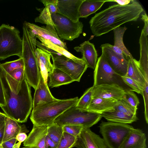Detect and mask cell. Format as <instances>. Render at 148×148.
<instances>
[{"label": "cell", "instance_id": "cell-1", "mask_svg": "<svg viewBox=\"0 0 148 148\" xmlns=\"http://www.w3.org/2000/svg\"><path fill=\"white\" fill-rule=\"evenodd\" d=\"M144 11L141 5L135 0L124 6L114 4L91 18L90 28L95 36H100L126 23L136 21Z\"/></svg>", "mask_w": 148, "mask_h": 148}, {"label": "cell", "instance_id": "cell-2", "mask_svg": "<svg viewBox=\"0 0 148 148\" xmlns=\"http://www.w3.org/2000/svg\"><path fill=\"white\" fill-rule=\"evenodd\" d=\"M0 78L5 102L1 108L8 117L18 123L26 122L33 107L30 88L26 79L23 80L18 91L15 92L0 63Z\"/></svg>", "mask_w": 148, "mask_h": 148}, {"label": "cell", "instance_id": "cell-3", "mask_svg": "<svg viewBox=\"0 0 148 148\" xmlns=\"http://www.w3.org/2000/svg\"><path fill=\"white\" fill-rule=\"evenodd\" d=\"M77 97L65 99L56 100L38 105L33 109L30 119L33 125H49L69 108L75 105Z\"/></svg>", "mask_w": 148, "mask_h": 148}, {"label": "cell", "instance_id": "cell-4", "mask_svg": "<svg viewBox=\"0 0 148 148\" xmlns=\"http://www.w3.org/2000/svg\"><path fill=\"white\" fill-rule=\"evenodd\" d=\"M23 29L21 57L24 64L25 77L29 86L35 90L39 81L40 71L35 53L36 45L32 42L25 22L23 23Z\"/></svg>", "mask_w": 148, "mask_h": 148}, {"label": "cell", "instance_id": "cell-5", "mask_svg": "<svg viewBox=\"0 0 148 148\" xmlns=\"http://www.w3.org/2000/svg\"><path fill=\"white\" fill-rule=\"evenodd\" d=\"M16 28L5 24L0 26V60L13 56L22 57L23 40Z\"/></svg>", "mask_w": 148, "mask_h": 148}, {"label": "cell", "instance_id": "cell-6", "mask_svg": "<svg viewBox=\"0 0 148 148\" xmlns=\"http://www.w3.org/2000/svg\"><path fill=\"white\" fill-rule=\"evenodd\" d=\"M75 105L59 116L53 123L61 126L74 125L81 126L83 128H90L102 117L101 114L82 110L76 108Z\"/></svg>", "mask_w": 148, "mask_h": 148}, {"label": "cell", "instance_id": "cell-7", "mask_svg": "<svg viewBox=\"0 0 148 148\" xmlns=\"http://www.w3.org/2000/svg\"><path fill=\"white\" fill-rule=\"evenodd\" d=\"M99 132L108 148H120L125 138L134 128L129 124L102 121Z\"/></svg>", "mask_w": 148, "mask_h": 148}, {"label": "cell", "instance_id": "cell-8", "mask_svg": "<svg viewBox=\"0 0 148 148\" xmlns=\"http://www.w3.org/2000/svg\"><path fill=\"white\" fill-rule=\"evenodd\" d=\"M111 84H116L119 86L125 92L133 91L123 82L121 77L112 69L102 53L97 59L94 69L93 86H95L102 85Z\"/></svg>", "mask_w": 148, "mask_h": 148}, {"label": "cell", "instance_id": "cell-9", "mask_svg": "<svg viewBox=\"0 0 148 148\" xmlns=\"http://www.w3.org/2000/svg\"><path fill=\"white\" fill-rule=\"evenodd\" d=\"M51 16L54 26L60 39L72 41L82 33L83 24L81 22H74L58 13L53 14Z\"/></svg>", "mask_w": 148, "mask_h": 148}, {"label": "cell", "instance_id": "cell-10", "mask_svg": "<svg viewBox=\"0 0 148 148\" xmlns=\"http://www.w3.org/2000/svg\"><path fill=\"white\" fill-rule=\"evenodd\" d=\"M50 53L54 68L59 69L66 73L74 81H80L82 76L88 68L85 61L76 62L62 55Z\"/></svg>", "mask_w": 148, "mask_h": 148}, {"label": "cell", "instance_id": "cell-11", "mask_svg": "<svg viewBox=\"0 0 148 148\" xmlns=\"http://www.w3.org/2000/svg\"><path fill=\"white\" fill-rule=\"evenodd\" d=\"M26 23L29 36L33 43H36L37 37H40L48 40L67 50L66 43L59 38L53 25H46V26L40 27L26 21Z\"/></svg>", "mask_w": 148, "mask_h": 148}, {"label": "cell", "instance_id": "cell-12", "mask_svg": "<svg viewBox=\"0 0 148 148\" xmlns=\"http://www.w3.org/2000/svg\"><path fill=\"white\" fill-rule=\"evenodd\" d=\"M112 45L106 43L101 45L102 53L114 71L121 77L126 74L128 60L124 56L117 54L112 49Z\"/></svg>", "mask_w": 148, "mask_h": 148}, {"label": "cell", "instance_id": "cell-13", "mask_svg": "<svg viewBox=\"0 0 148 148\" xmlns=\"http://www.w3.org/2000/svg\"><path fill=\"white\" fill-rule=\"evenodd\" d=\"M74 147L77 148H108L103 138L90 128H83L77 137Z\"/></svg>", "mask_w": 148, "mask_h": 148}, {"label": "cell", "instance_id": "cell-14", "mask_svg": "<svg viewBox=\"0 0 148 148\" xmlns=\"http://www.w3.org/2000/svg\"><path fill=\"white\" fill-rule=\"evenodd\" d=\"M93 86L92 98H101L118 101L123 99L125 92L122 87L116 84Z\"/></svg>", "mask_w": 148, "mask_h": 148}, {"label": "cell", "instance_id": "cell-15", "mask_svg": "<svg viewBox=\"0 0 148 148\" xmlns=\"http://www.w3.org/2000/svg\"><path fill=\"white\" fill-rule=\"evenodd\" d=\"M84 0H58V13L68 18L74 22L79 21V9Z\"/></svg>", "mask_w": 148, "mask_h": 148}, {"label": "cell", "instance_id": "cell-16", "mask_svg": "<svg viewBox=\"0 0 148 148\" xmlns=\"http://www.w3.org/2000/svg\"><path fill=\"white\" fill-rule=\"evenodd\" d=\"M48 125H33L32 129L23 142V146L29 148H45Z\"/></svg>", "mask_w": 148, "mask_h": 148}, {"label": "cell", "instance_id": "cell-17", "mask_svg": "<svg viewBox=\"0 0 148 148\" xmlns=\"http://www.w3.org/2000/svg\"><path fill=\"white\" fill-rule=\"evenodd\" d=\"M35 90L33 100V109L38 105L57 99L51 94L47 83L45 81L40 71L39 81Z\"/></svg>", "mask_w": 148, "mask_h": 148}, {"label": "cell", "instance_id": "cell-18", "mask_svg": "<svg viewBox=\"0 0 148 148\" xmlns=\"http://www.w3.org/2000/svg\"><path fill=\"white\" fill-rule=\"evenodd\" d=\"M41 41V42L37 40H36V46L38 48L46 51L49 53L58 54L63 55L74 61L77 62L84 61L82 58L77 57L67 50L65 49L51 41L40 37H37Z\"/></svg>", "mask_w": 148, "mask_h": 148}, {"label": "cell", "instance_id": "cell-19", "mask_svg": "<svg viewBox=\"0 0 148 148\" xmlns=\"http://www.w3.org/2000/svg\"><path fill=\"white\" fill-rule=\"evenodd\" d=\"M77 52H81L82 58L86 63L88 67L94 69L97 64L98 54L95 46L88 41H86L79 46L74 47Z\"/></svg>", "mask_w": 148, "mask_h": 148}, {"label": "cell", "instance_id": "cell-20", "mask_svg": "<svg viewBox=\"0 0 148 148\" xmlns=\"http://www.w3.org/2000/svg\"><path fill=\"white\" fill-rule=\"evenodd\" d=\"M146 137L139 129L134 128L126 136L120 148H146Z\"/></svg>", "mask_w": 148, "mask_h": 148}, {"label": "cell", "instance_id": "cell-21", "mask_svg": "<svg viewBox=\"0 0 148 148\" xmlns=\"http://www.w3.org/2000/svg\"><path fill=\"white\" fill-rule=\"evenodd\" d=\"M35 53L38 67L45 82L47 83L48 74L54 67L50 61V53L38 48L36 49Z\"/></svg>", "mask_w": 148, "mask_h": 148}, {"label": "cell", "instance_id": "cell-22", "mask_svg": "<svg viewBox=\"0 0 148 148\" xmlns=\"http://www.w3.org/2000/svg\"><path fill=\"white\" fill-rule=\"evenodd\" d=\"M147 36L141 31L139 40L140 46V58L136 61L137 64L148 82V45Z\"/></svg>", "mask_w": 148, "mask_h": 148}, {"label": "cell", "instance_id": "cell-23", "mask_svg": "<svg viewBox=\"0 0 148 148\" xmlns=\"http://www.w3.org/2000/svg\"><path fill=\"white\" fill-rule=\"evenodd\" d=\"M117 101L101 98H92L85 111L101 114L114 109Z\"/></svg>", "mask_w": 148, "mask_h": 148}, {"label": "cell", "instance_id": "cell-24", "mask_svg": "<svg viewBox=\"0 0 148 148\" xmlns=\"http://www.w3.org/2000/svg\"><path fill=\"white\" fill-rule=\"evenodd\" d=\"M127 29L125 26H119L113 30L114 33V44L112 46V47L113 50L118 55L125 56L128 60L133 58L125 47L123 42L124 34Z\"/></svg>", "mask_w": 148, "mask_h": 148}, {"label": "cell", "instance_id": "cell-25", "mask_svg": "<svg viewBox=\"0 0 148 148\" xmlns=\"http://www.w3.org/2000/svg\"><path fill=\"white\" fill-rule=\"evenodd\" d=\"M4 121L5 125L3 142L16 138L17 135L21 132L26 133L29 132L24 125H20L18 122L7 116L5 117Z\"/></svg>", "mask_w": 148, "mask_h": 148}, {"label": "cell", "instance_id": "cell-26", "mask_svg": "<svg viewBox=\"0 0 148 148\" xmlns=\"http://www.w3.org/2000/svg\"><path fill=\"white\" fill-rule=\"evenodd\" d=\"M101 115L109 121L125 124H131L138 119L137 116H130L115 109L104 112Z\"/></svg>", "mask_w": 148, "mask_h": 148}, {"label": "cell", "instance_id": "cell-27", "mask_svg": "<svg viewBox=\"0 0 148 148\" xmlns=\"http://www.w3.org/2000/svg\"><path fill=\"white\" fill-rule=\"evenodd\" d=\"M49 81L48 86L51 88L68 84L74 81L66 73L58 68H54L53 71L49 73Z\"/></svg>", "mask_w": 148, "mask_h": 148}, {"label": "cell", "instance_id": "cell-28", "mask_svg": "<svg viewBox=\"0 0 148 148\" xmlns=\"http://www.w3.org/2000/svg\"><path fill=\"white\" fill-rule=\"evenodd\" d=\"M128 64L126 75L136 82L143 88L146 83V80L139 68L136 60L134 58L128 59Z\"/></svg>", "mask_w": 148, "mask_h": 148}, {"label": "cell", "instance_id": "cell-29", "mask_svg": "<svg viewBox=\"0 0 148 148\" xmlns=\"http://www.w3.org/2000/svg\"><path fill=\"white\" fill-rule=\"evenodd\" d=\"M106 0H84L79 9L80 18H87L99 10Z\"/></svg>", "mask_w": 148, "mask_h": 148}, {"label": "cell", "instance_id": "cell-30", "mask_svg": "<svg viewBox=\"0 0 148 148\" xmlns=\"http://www.w3.org/2000/svg\"><path fill=\"white\" fill-rule=\"evenodd\" d=\"M47 136L56 144L58 145L64 132L63 127L53 123L48 125Z\"/></svg>", "mask_w": 148, "mask_h": 148}, {"label": "cell", "instance_id": "cell-31", "mask_svg": "<svg viewBox=\"0 0 148 148\" xmlns=\"http://www.w3.org/2000/svg\"><path fill=\"white\" fill-rule=\"evenodd\" d=\"M94 86L88 88L79 99L75 105L76 108L85 111L92 99Z\"/></svg>", "mask_w": 148, "mask_h": 148}, {"label": "cell", "instance_id": "cell-32", "mask_svg": "<svg viewBox=\"0 0 148 148\" xmlns=\"http://www.w3.org/2000/svg\"><path fill=\"white\" fill-rule=\"evenodd\" d=\"M114 109L118 110L132 116H136L137 108H135L122 99L117 101Z\"/></svg>", "mask_w": 148, "mask_h": 148}, {"label": "cell", "instance_id": "cell-33", "mask_svg": "<svg viewBox=\"0 0 148 148\" xmlns=\"http://www.w3.org/2000/svg\"><path fill=\"white\" fill-rule=\"evenodd\" d=\"M77 137L64 132L56 148H72L74 147Z\"/></svg>", "mask_w": 148, "mask_h": 148}, {"label": "cell", "instance_id": "cell-34", "mask_svg": "<svg viewBox=\"0 0 148 148\" xmlns=\"http://www.w3.org/2000/svg\"><path fill=\"white\" fill-rule=\"evenodd\" d=\"M1 65L3 69L8 73L15 69L24 67V61L22 57L14 61L1 64Z\"/></svg>", "mask_w": 148, "mask_h": 148}, {"label": "cell", "instance_id": "cell-35", "mask_svg": "<svg viewBox=\"0 0 148 148\" xmlns=\"http://www.w3.org/2000/svg\"><path fill=\"white\" fill-rule=\"evenodd\" d=\"M51 16V14L48 8L45 6L39 16L35 18V22L40 23L46 25H53Z\"/></svg>", "mask_w": 148, "mask_h": 148}, {"label": "cell", "instance_id": "cell-36", "mask_svg": "<svg viewBox=\"0 0 148 148\" xmlns=\"http://www.w3.org/2000/svg\"><path fill=\"white\" fill-rule=\"evenodd\" d=\"M122 99L132 106L136 108L140 103L138 98L133 91L126 92Z\"/></svg>", "mask_w": 148, "mask_h": 148}, {"label": "cell", "instance_id": "cell-37", "mask_svg": "<svg viewBox=\"0 0 148 148\" xmlns=\"http://www.w3.org/2000/svg\"><path fill=\"white\" fill-rule=\"evenodd\" d=\"M123 82L133 91L142 95L143 88L138 83L126 75L121 77Z\"/></svg>", "mask_w": 148, "mask_h": 148}, {"label": "cell", "instance_id": "cell-38", "mask_svg": "<svg viewBox=\"0 0 148 148\" xmlns=\"http://www.w3.org/2000/svg\"><path fill=\"white\" fill-rule=\"evenodd\" d=\"M62 127L64 132L76 137L79 134L83 128L81 126L74 125H65Z\"/></svg>", "mask_w": 148, "mask_h": 148}, {"label": "cell", "instance_id": "cell-39", "mask_svg": "<svg viewBox=\"0 0 148 148\" xmlns=\"http://www.w3.org/2000/svg\"><path fill=\"white\" fill-rule=\"evenodd\" d=\"M58 0H41L39 1L42 2L44 6H47L52 14L55 13H58L57 4Z\"/></svg>", "mask_w": 148, "mask_h": 148}, {"label": "cell", "instance_id": "cell-40", "mask_svg": "<svg viewBox=\"0 0 148 148\" xmlns=\"http://www.w3.org/2000/svg\"><path fill=\"white\" fill-rule=\"evenodd\" d=\"M8 74L14 79L21 83L25 77L24 67L15 69Z\"/></svg>", "mask_w": 148, "mask_h": 148}, {"label": "cell", "instance_id": "cell-41", "mask_svg": "<svg viewBox=\"0 0 148 148\" xmlns=\"http://www.w3.org/2000/svg\"><path fill=\"white\" fill-rule=\"evenodd\" d=\"M145 105V117L146 123H148V83H146L143 91Z\"/></svg>", "mask_w": 148, "mask_h": 148}, {"label": "cell", "instance_id": "cell-42", "mask_svg": "<svg viewBox=\"0 0 148 148\" xmlns=\"http://www.w3.org/2000/svg\"><path fill=\"white\" fill-rule=\"evenodd\" d=\"M141 19L143 21L144 23V26L142 32L146 36L148 35V17L147 14L145 12L144 14L141 15Z\"/></svg>", "mask_w": 148, "mask_h": 148}, {"label": "cell", "instance_id": "cell-43", "mask_svg": "<svg viewBox=\"0 0 148 148\" xmlns=\"http://www.w3.org/2000/svg\"><path fill=\"white\" fill-rule=\"evenodd\" d=\"M17 141L16 138H13L3 142L1 145L3 148H14Z\"/></svg>", "mask_w": 148, "mask_h": 148}, {"label": "cell", "instance_id": "cell-44", "mask_svg": "<svg viewBox=\"0 0 148 148\" xmlns=\"http://www.w3.org/2000/svg\"><path fill=\"white\" fill-rule=\"evenodd\" d=\"M57 145L47 135L45 140V148H56Z\"/></svg>", "mask_w": 148, "mask_h": 148}, {"label": "cell", "instance_id": "cell-45", "mask_svg": "<svg viewBox=\"0 0 148 148\" xmlns=\"http://www.w3.org/2000/svg\"><path fill=\"white\" fill-rule=\"evenodd\" d=\"M5 105V102L4 95L2 84L0 78V107Z\"/></svg>", "mask_w": 148, "mask_h": 148}, {"label": "cell", "instance_id": "cell-46", "mask_svg": "<svg viewBox=\"0 0 148 148\" xmlns=\"http://www.w3.org/2000/svg\"><path fill=\"white\" fill-rule=\"evenodd\" d=\"M5 123L4 121H0V145L3 143L4 135Z\"/></svg>", "mask_w": 148, "mask_h": 148}, {"label": "cell", "instance_id": "cell-47", "mask_svg": "<svg viewBox=\"0 0 148 148\" xmlns=\"http://www.w3.org/2000/svg\"><path fill=\"white\" fill-rule=\"evenodd\" d=\"M27 136L26 133L23 132H21L18 133L16 137L17 140L19 142L21 143L24 142L27 138Z\"/></svg>", "mask_w": 148, "mask_h": 148}, {"label": "cell", "instance_id": "cell-48", "mask_svg": "<svg viewBox=\"0 0 148 148\" xmlns=\"http://www.w3.org/2000/svg\"><path fill=\"white\" fill-rule=\"evenodd\" d=\"M131 0H106V2H114L117 4L121 6H124L129 4L131 2Z\"/></svg>", "mask_w": 148, "mask_h": 148}, {"label": "cell", "instance_id": "cell-49", "mask_svg": "<svg viewBox=\"0 0 148 148\" xmlns=\"http://www.w3.org/2000/svg\"><path fill=\"white\" fill-rule=\"evenodd\" d=\"M6 116L5 114L0 112V121H4Z\"/></svg>", "mask_w": 148, "mask_h": 148}, {"label": "cell", "instance_id": "cell-50", "mask_svg": "<svg viewBox=\"0 0 148 148\" xmlns=\"http://www.w3.org/2000/svg\"><path fill=\"white\" fill-rule=\"evenodd\" d=\"M21 144V143L19 142L17 143H16L14 148H20ZM21 148H29V147H24Z\"/></svg>", "mask_w": 148, "mask_h": 148}, {"label": "cell", "instance_id": "cell-51", "mask_svg": "<svg viewBox=\"0 0 148 148\" xmlns=\"http://www.w3.org/2000/svg\"><path fill=\"white\" fill-rule=\"evenodd\" d=\"M0 148H3L1 145H0Z\"/></svg>", "mask_w": 148, "mask_h": 148}]
</instances>
